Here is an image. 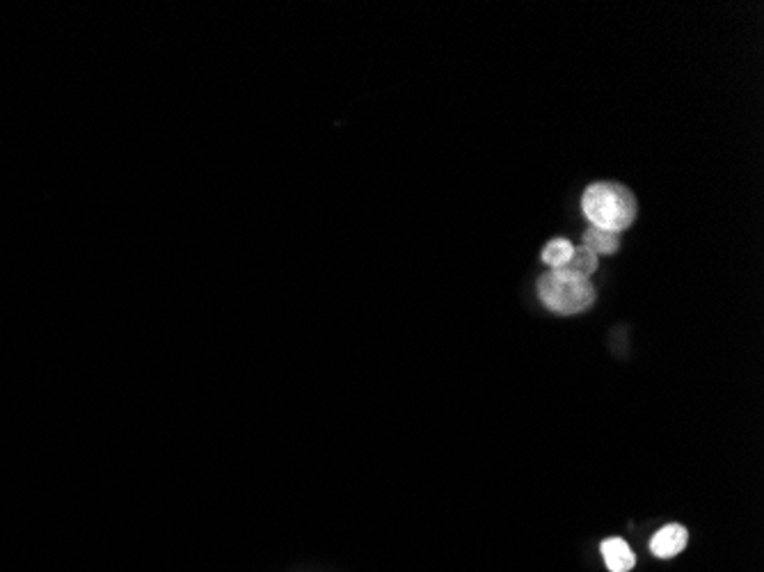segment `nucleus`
Masks as SVG:
<instances>
[{"label":"nucleus","mask_w":764,"mask_h":572,"mask_svg":"<svg viewBox=\"0 0 764 572\" xmlns=\"http://www.w3.org/2000/svg\"><path fill=\"white\" fill-rule=\"evenodd\" d=\"M538 296L549 312L561 316L582 314L595 303V289L588 277L568 268H549L538 282Z\"/></svg>","instance_id":"f03ea898"},{"label":"nucleus","mask_w":764,"mask_h":572,"mask_svg":"<svg viewBox=\"0 0 764 572\" xmlns=\"http://www.w3.org/2000/svg\"><path fill=\"white\" fill-rule=\"evenodd\" d=\"M600 550L611 572H630L636 566V556L623 538H607Z\"/></svg>","instance_id":"20e7f679"},{"label":"nucleus","mask_w":764,"mask_h":572,"mask_svg":"<svg viewBox=\"0 0 764 572\" xmlns=\"http://www.w3.org/2000/svg\"><path fill=\"white\" fill-rule=\"evenodd\" d=\"M584 248L593 254H614L620 248V234L607 232V229L591 227L584 234Z\"/></svg>","instance_id":"39448f33"},{"label":"nucleus","mask_w":764,"mask_h":572,"mask_svg":"<svg viewBox=\"0 0 764 572\" xmlns=\"http://www.w3.org/2000/svg\"><path fill=\"white\" fill-rule=\"evenodd\" d=\"M582 209L593 227L620 234L634 225L639 204H636V197L630 188L602 181V184L586 188Z\"/></svg>","instance_id":"f257e3e1"},{"label":"nucleus","mask_w":764,"mask_h":572,"mask_svg":"<svg viewBox=\"0 0 764 572\" xmlns=\"http://www.w3.org/2000/svg\"><path fill=\"white\" fill-rule=\"evenodd\" d=\"M563 268H568V270H572V273H577L582 277H591L595 270H598V254H593L591 250H586L582 245V248L572 250L568 264H565Z\"/></svg>","instance_id":"423d86ee"},{"label":"nucleus","mask_w":764,"mask_h":572,"mask_svg":"<svg viewBox=\"0 0 764 572\" xmlns=\"http://www.w3.org/2000/svg\"><path fill=\"white\" fill-rule=\"evenodd\" d=\"M572 250L575 248H572L570 241H565V238H554V241H549L545 245L543 264H547L549 268H563L565 264H568Z\"/></svg>","instance_id":"0eeeda50"},{"label":"nucleus","mask_w":764,"mask_h":572,"mask_svg":"<svg viewBox=\"0 0 764 572\" xmlns=\"http://www.w3.org/2000/svg\"><path fill=\"white\" fill-rule=\"evenodd\" d=\"M687 529L682 524H666L662 531H657L655 538L650 540V550L659 559H671L678 556L687 547Z\"/></svg>","instance_id":"7ed1b4c3"}]
</instances>
